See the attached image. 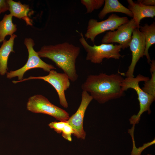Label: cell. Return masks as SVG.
Segmentation results:
<instances>
[{
    "label": "cell",
    "instance_id": "4fadbf2b",
    "mask_svg": "<svg viewBox=\"0 0 155 155\" xmlns=\"http://www.w3.org/2000/svg\"><path fill=\"white\" fill-rule=\"evenodd\" d=\"M17 36L13 34L9 40L5 39L0 48V74L1 75H4L7 72L8 57L11 52H15L13 46L14 39Z\"/></svg>",
    "mask_w": 155,
    "mask_h": 155
},
{
    "label": "cell",
    "instance_id": "d4e9b609",
    "mask_svg": "<svg viewBox=\"0 0 155 155\" xmlns=\"http://www.w3.org/2000/svg\"><path fill=\"white\" fill-rule=\"evenodd\" d=\"M148 155H152L148 154Z\"/></svg>",
    "mask_w": 155,
    "mask_h": 155
},
{
    "label": "cell",
    "instance_id": "e0dca14e",
    "mask_svg": "<svg viewBox=\"0 0 155 155\" xmlns=\"http://www.w3.org/2000/svg\"><path fill=\"white\" fill-rule=\"evenodd\" d=\"M11 14H5L0 21V43L3 42L6 36L12 35L17 30L16 25L12 21Z\"/></svg>",
    "mask_w": 155,
    "mask_h": 155
},
{
    "label": "cell",
    "instance_id": "6da1fadb",
    "mask_svg": "<svg viewBox=\"0 0 155 155\" xmlns=\"http://www.w3.org/2000/svg\"><path fill=\"white\" fill-rule=\"evenodd\" d=\"M124 79L118 74L103 73L88 75L81 85L83 91L90 93L93 99L100 104L119 98L124 92L121 84Z\"/></svg>",
    "mask_w": 155,
    "mask_h": 155
},
{
    "label": "cell",
    "instance_id": "2e32d148",
    "mask_svg": "<svg viewBox=\"0 0 155 155\" xmlns=\"http://www.w3.org/2000/svg\"><path fill=\"white\" fill-rule=\"evenodd\" d=\"M139 29L144 35L145 41V49L144 56H146L148 63L151 60L148 53V50L151 46L155 43V22H154L150 25L145 24L140 26Z\"/></svg>",
    "mask_w": 155,
    "mask_h": 155
},
{
    "label": "cell",
    "instance_id": "5bb4252c",
    "mask_svg": "<svg viewBox=\"0 0 155 155\" xmlns=\"http://www.w3.org/2000/svg\"><path fill=\"white\" fill-rule=\"evenodd\" d=\"M9 6V10L13 16L24 20L27 25H32V20L29 17L28 13L30 10L29 6L22 4L20 1L7 0Z\"/></svg>",
    "mask_w": 155,
    "mask_h": 155
},
{
    "label": "cell",
    "instance_id": "52a82bcc",
    "mask_svg": "<svg viewBox=\"0 0 155 155\" xmlns=\"http://www.w3.org/2000/svg\"><path fill=\"white\" fill-rule=\"evenodd\" d=\"M126 17H120L115 14H112L106 20L100 22L91 19L89 20L85 36L90 39L93 42L98 35L106 31H115L121 25L127 22L129 20Z\"/></svg>",
    "mask_w": 155,
    "mask_h": 155
},
{
    "label": "cell",
    "instance_id": "7c38bea8",
    "mask_svg": "<svg viewBox=\"0 0 155 155\" xmlns=\"http://www.w3.org/2000/svg\"><path fill=\"white\" fill-rule=\"evenodd\" d=\"M128 8L133 14L138 28H139L141 20L146 18H153L155 16V6H147L142 4L135 3L132 0H127Z\"/></svg>",
    "mask_w": 155,
    "mask_h": 155
},
{
    "label": "cell",
    "instance_id": "8992f818",
    "mask_svg": "<svg viewBox=\"0 0 155 155\" xmlns=\"http://www.w3.org/2000/svg\"><path fill=\"white\" fill-rule=\"evenodd\" d=\"M24 44L28 50V56L26 64L22 67L15 71H11L7 73V77L11 79L17 77L20 80H23L25 73L31 69L41 68L45 71L49 72L51 70L56 69L53 65L47 63L43 61L36 52L33 46L35 45L34 40L30 38H26Z\"/></svg>",
    "mask_w": 155,
    "mask_h": 155
},
{
    "label": "cell",
    "instance_id": "44dd1931",
    "mask_svg": "<svg viewBox=\"0 0 155 155\" xmlns=\"http://www.w3.org/2000/svg\"><path fill=\"white\" fill-rule=\"evenodd\" d=\"M66 122L62 121L52 122L48 124V125L51 128L54 129L57 133H61Z\"/></svg>",
    "mask_w": 155,
    "mask_h": 155
},
{
    "label": "cell",
    "instance_id": "cb8c5ba5",
    "mask_svg": "<svg viewBox=\"0 0 155 155\" xmlns=\"http://www.w3.org/2000/svg\"><path fill=\"white\" fill-rule=\"evenodd\" d=\"M3 13V11L2 10L0 9V14L1 13Z\"/></svg>",
    "mask_w": 155,
    "mask_h": 155
},
{
    "label": "cell",
    "instance_id": "7a4b0ae2",
    "mask_svg": "<svg viewBox=\"0 0 155 155\" xmlns=\"http://www.w3.org/2000/svg\"><path fill=\"white\" fill-rule=\"evenodd\" d=\"M80 48L68 42L54 45H44L37 52L40 57L48 58L53 61L74 82L78 78L75 63Z\"/></svg>",
    "mask_w": 155,
    "mask_h": 155
},
{
    "label": "cell",
    "instance_id": "277c9868",
    "mask_svg": "<svg viewBox=\"0 0 155 155\" xmlns=\"http://www.w3.org/2000/svg\"><path fill=\"white\" fill-rule=\"evenodd\" d=\"M79 41L87 52L86 59L95 64H100L104 58L119 59L122 56L120 52L122 49L121 45L112 43L102 44L91 46L87 42L82 33L80 34Z\"/></svg>",
    "mask_w": 155,
    "mask_h": 155
},
{
    "label": "cell",
    "instance_id": "ac0fdd59",
    "mask_svg": "<svg viewBox=\"0 0 155 155\" xmlns=\"http://www.w3.org/2000/svg\"><path fill=\"white\" fill-rule=\"evenodd\" d=\"M151 78L145 82L142 90L146 93L155 97V61L154 59L150 63Z\"/></svg>",
    "mask_w": 155,
    "mask_h": 155
},
{
    "label": "cell",
    "instance_id": "9c48e42d",
    "mask_svg": "<svg viewBox=\"0 0 155 155\" xmlns=\"http://www.w3.org/2000/svg\"><path fill=\"white\" fill-rule=\"evenodd\" d=\"M137 26L133 18L120 26L116 30L108 31L103 37L102 44L117 43L122 46L123 50L129 46L132 38L133 32Z\"/></svg>",
    "mask_w": 155,
    "mask_h": 155
},
{
    "label": "cell",
    "instance_id": "30bf717a",
    "mask_svg": "<svg viewBox=\"0 0 155 155\" xmlns=\"http://www.w3.org/2000/svg\"><path fill=\"white\" fill-rule=\"evenodd\" d=\"M93 99L88 92L83 91L79 106L75 113L69 117L67 121L72 127L74 135L78 138L85 139L86 133L83 126L84 119L86 110Z\"/></svg>",
    "mask_w": 155,
    "mask_h": 155
},
{
    "label": "cell",
    "instance_id": "603a6c76",
    "mask_svg": "<svg viewBox=\"0 0 155 155\" xmlns=\"http://www.w3.org/2000/svg\"><path fill=\"white\" fill-rule=\"evenodd\" d=\"M137 3L147 6H155V0H138Z\"/></svg>",
    "mask_w": 155,
    "mask_h": 155
},
{
    "label": "cell",
    "instance_id": "9a60e30c",
    "mask_svg": "<svg viewBox=\"0 0 155 155\" xmlns=\"http://www.w3.org/2000/svg\"><path fill=\"white\" fill-rule=\"evenodd\" d=\"M104 5L98 14V18L103 19L108 13L113 12L122 13L133 17L131 12L118 0H105Z\"/></svg>",
    "mask_w": 155,
    "mask_h": 155
},
{
    "label": "cell",
    "instance_id": "ffe728a7",
    "mask_svg": "<svg viewBox=\"0 0 155 155\" xmlns=\"http://www.w3.org/2000/svg\"><path fill=\"white\" fill-rule=\"evenodd\" d=\"M62 133V136L64 138L69 141H72L71 135L72 134H73L74 131L71 127L67 122Z\"/></svg>",
    "mask_w": 155,
    "mask_h": 155
},
{
    "label": "cell",
    "instance_id": "7402d4cb",
    "mask_svg": "<svg viewBox=\"0 0 155 155\" xmlns=\"http://www.w3.org/2000/svg\"><path fill=\"white\" fill-rule=\"evenodd\" d=\"M0 9L2 10L3 12L9 10V6L7 0H0Z\"/></svg>",
    "mask_w": 155,
    "mask_h": 155
},
{
    "label": "cell",
    "instance_id": "ba28073f",
    "mask_svg": "<svg viewBox=\"0 0 155 155\" xmlns=\"http://www.w3.org/2000/svg\"><path fill=\"white\" fill-rule=\"evenodd\" d=\"M49 72V74L46 76H30L21 80L13 81L12 82L16 84L30 80H43L49 83L54 88L58 94L61 105L67 108L68 107V104L65 97V91L69 88L70 84L68 77L64 73H58L53 69L51 70Z\"/></svg>",
    "mask_w": 155,
    "mask_h": 155
},
{
    "label": "cell",
    "instance_id": "3957f363",
    "mask_svg": "<svg viewBox=\"0 0 155 155\" xmlns=\"http://www.w3.org/2000/svg\"><path fill=\"white\" fill-rule=\"evenodd\" d=\"M149 79L148 77L139 74L135 78L126 77L121 84L123 91L124 92L128 89L132 88L135 90L138 96L140 103V111L137 115H133L129 119L130 124L133 125L138 123L140 117L144 112L148 111L149 114L151 113L150 106L155 100V97L145 92L139 86L140 82H145Z\"/></svg>",
    "mask_w": 155,
    "mask_h": 155
},
{
    "label": "cell",
    "instance_id": "8fae6325",
    "mask_svg": "<svg viewBox=\"0 0 155 155\" xmlns=\"http://www.w3.org/2000/svg\"><path fill=\"white\" fill-rule=\"evenodd\" d=\"M129 46L132 53V58L130 65L125 74L126 77H134L136 64L140 59L144 56L145 49V38L139 28H135L133 31Z\"/></svg>",
    "mask_w": 155,
    "mask_h": 155
},
{
    "label": "cell",
    "instance_id": "d6986e66",
    "mask_svg": "<svg viewBox=\"0 0 155 155\" xmlns=\"http://www.w3.org/2000/svg\"><path fill=\"white\" fill-rule=\"evenodd\" d=\"M81 3L86 9V13H90L100 9L104 4V0H81Z\"/></svg>",
    "mask_w": 155,
    "mask_h": 155
},
{
    "label": "cell",
    "instance_id": "5b68a950",
    "mask_svg": "<svg viewBox=\"0 0 155 155\" xmlns=\"http://www.w3.org/2000/svg\"><path fill=\"white\" fill-rule=\"evenodd\" d=\"M26 108L32 113L49 115L60 121L66 122L69 118L66 111L53 104L41 95L30 97L27 103Z\"/></svg>",
    "mask_w": 155,
    "mask_h": 155
}]
</instances>
